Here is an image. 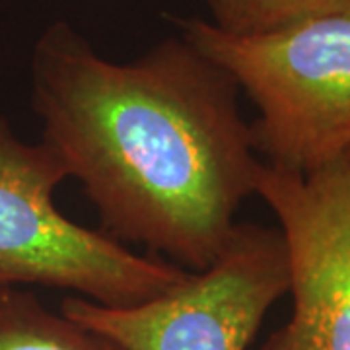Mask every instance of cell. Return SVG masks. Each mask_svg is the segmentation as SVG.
I'll use <instances>...</instances> for the list:
<instances>
[{"instance_id": "277c9868", "label": "cell", "mask_w": 350, "mask_h": 350, "mask_svg": "<svg viewBox=\"0 0 350 350\" xmlns=\"http://www.w3.org/2000/svg\"><path fill=\"white\" fill-rule=\"evenodd\" d=\"M288 290L282 232L241 222L213 265L160 296L131 308L68 296L61 312L125 350H247Z\"/></svg>"}, {"instance_id": "7a4b0ae2", "label": "cell", "mask_w": 350, "mask_h": 350, "mask_svg": "<svg viewBox=\"0 0 350 350\" xmlns=\"http://www.w3.org/2000/svg\"><path fill=\"white\" fill-rule=\"evenodd\" d=\"M181 36L220 64L247 94L267 165L308 175L350 152V6L262 36L234 38L202 20Z\"/></svg>"}, {"instance_id": "52a82bcc", "label": "cell", "mask_w": 350, "mask_h": 350, "mask_svg": "<svg viewBox=\"0 0 350 350\" xmlns=\"http://www.w3.org/2000/svg\"><path fill=\"white\" fill-rule=\"evenodd\" d=\"M218 31L234 38L262 36L306 18L350 6V0H202Z\"/></svg>"}, {"instance_id": "3957f363", "label": "cell", "mask_w": 350, "mask_h": 350, "mask_svg": "<svg viewBox=\"0 0 350 350\" xmlns=\"http://www.w3.org/2000/svg\"><path fill=\"white\" fill-rule=\"evenodd\" d=\"M68 179L59 154L16 137L0 115V284L68 290L107 308H131L187 278L174 262L144 257L72 222L55 204Z\"/></svg>"}, {"instance_id": "ba28073f", "label": "cell", "mask_w": 350, "mask_h": 350, "mask_svg": "<svg viewBox=\"0 0 350 350\" xmlns=\"http://www.w3.org/2000/svg\"><path fill=\"white\" fill-rule=\"evenodd\" d=\"M347 162H349V165H350V152H349V154H347Z\"/></svg>"}, {"instance_id": "6da1fadb", "label": "cell", "mask_w": 350, "mask_h": 350, "mask_svg": "<svg viewBox=\"0 0 350 350\" xmlns=\"http://www.w3.org/2000/svg\"><path fill=\"white\" fill-rule=\"evenodd\" d=\"M238 92L183 36L113 63L55 22L31 55L41 140L82 183L101 232L193 273L222 251L262 165Z\"/></svg>"}, {"instance_id": "5b68a950", "label": "cell", "mask_w": 350, "mask_h": 350, "mask_svg": "<svg viewBox=\"0 0 350 350\" xmlns=\"http://www.w3.org/2000/svg\"><path fill=\"white\" fill-rule=\"evenodd\" d=\"M255 195L286 243L292 317L261 350H350V165L308 175L262 163Z\"/></svg>"}, {"instance_id": "8992f818", "label": "cell", "mask_w": 350, "mask_h": 350, "mask_svg": "<svg viewBox=\"0 0 350 350\" xmlns=\"http://www.w3.org/2000/svg\"><path fill=\"white\" fill-rule=\"evenodd\" d=\"M0 350H125L20 286L0 284Z\"/></svg>"}]
</instances>
